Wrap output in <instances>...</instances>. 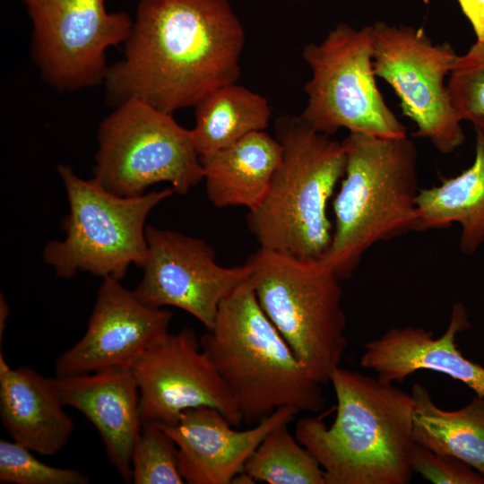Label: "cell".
<instances>
[{
  "label": "cell",
  "mask_w": 484,
  "mask_h": 484,
  "mask_svg": "<svg viewBox=\"0 0 484 484\" xmlns=\"http://www.w3.org/2000/svg\"><path fill=\"white\" fill-rule=\"evenodd\" d=\"M245 31L228 0H141L124 58L108 69L109 97L169 114L237 82Z\"/></svg>",
  "instance_id": "obj_1"
},
{
  "label": "cell",
  "mask_w": 484,
  "mask_h": 484,
  "mask_svg": "<svg viewBox=\"0 0 484 484\" xmlns=\"http://www.w3.org/2000/svg\"><path fill=\"white\" fill-rule=\"evenodd\" d=\"M243 422L255 426L277 409L317 412L325 398L260 307L250 278L220 305L200 339Z\"/></svg>",
  "instance_id": "obj_3"
},
{
  "label": "cell",
  "mask_w": 484,
  "mask_h": 484,
  "mask_svg": "<svg viewBox=\"0 0 484 484\" xmlns=\"http://www.w3.org/2000/svg\"><path fill=\"white\" fill-rule=\"evenodd\" d=\"M415 231L462 228L459 246L474 254L484 243V132L476 130L475 157L460 174L441 177L440 184L420 188L416 199Z\"/></svg>",
  "instance_id": "obj_20"
},
{
  "label": "cell",
  "mask_w": 484,
  "mask_h": 484,
  "mask_svg": "<svg viewBox=\"0 0 484 484\" xmlns=\"http://www.w3.org/2000/svg\"><path fill=\"white\" fill-rule=\"evenodd\" d=\"M288 425H281L265 436L246 462L243 471L255 482L325 484L321 465L289 431Z\"/></svg>",
  "instance_id": "obj_23"
},
{
  "label": "cell",
  "mask_w": 484,
  "mask_h": 484,
  "mask_svg": "<svg viewBox=\"0 0 484 484\" xmlns=\"http://www.w3.org/2000/svg\"><path fill=\"white\" fill-rule=\"evenodd\" d=\"M299 411L277 409L246 430H236L217 409L199 406L185 411L173 425H160L174 440L186 483L229 484L244 471L249 456L273 428L290 423Z\"/></svg>",
  "instance_id": "obj_15"
},
{
  "label": "cell",
  "mask_w": 484,
  "mask_h": 484,
  "mask_svg": "<svg viewBox=\"0 0 484 484\" xmlns=\"http://www.w3.org/2000/svg\"><path fill=\"white\" fill-rule=\"evenodd\" d=\"M282 148L269 191L246 221L261 249L302 259H322L333 238L328 202L341 180V142L317 132L299 117L275 121Z\"/></svg>",
  "instance_id": "obj_5"
},
{
  "label": "cell",
  "mask_w": 484,
  "mask_h": 484,
  "mask_svg": "<svg viewBox=\"0 0 484 484\" xmlns=\"http://www.w3.org/2000/svg\"><path fill=\"white\" fill-rule=\"evenodd\" d=\"M172 313L142 302L120 281L105 277L83 336L55 362L56 376L131 368L169 333Z\"/></svg>",
  "instance_id": "obj_14"
},
{
  "label": "cell",
  "mask_w": 484,
  "mask_h": 484,
  "mask_svg": "<svg viewBox=\"0 0 484 484\" xmlns=\"http://www.w3.org/2000/svg\"><path fill=\"white\" fill-rule=\"evenodd\" d=\"M373 47L372 25L355 29L347 23L305 46L311 78L300 117L312 128L330 136L341 128L384 138L407 135L376 85Z\"/></svg>",
  "instance_id": "obj_9"
},
{
  "label": "cell",
  "mask_w": 484,
  "mask_h": 484,
  "mask_svg": "<svg viewBox=\"0 0 484 484\" xmlns=\"http://www.w3.org/2000/svg\"><path fill=\"white\" fill-rule=\"evenodd\" d=\"M412 471L434 484H484V475L464 462L414 443L408 454Z\"/></svg>",
  "instance_id": "obj_27"
},
{
  "label": "cell",
  "mask_w": 484,
  "mask_h": 484,
  "mask_svg": "<svg viewBox=\"0 0 484 484\" xmlns=\"http://www.w3.org/2000/svg\"><path fill=\"white\" fill-rule=\"evenodd\" d=\"M33 451L12 440H0V483L87 484L89 477L76 469L46 464Z\"/></svg>",
  "instance_id": "obj_26"
},
{
  "label": "cell",
  "mask_w": 484,
  "mask_h": 484,
  "mask_svg": "<svg viewBox=\"0 0 484 484\" xmlns=\"http://www.w3.org/2000/svg\"><path fill=\"white\" fill-rule=\"evenodd\" d=\"M411 394L414 442L455 457L484 475V397L475 395L463 408L449 411L439 408L419 383Z\"/></svg>",
  "instance_id": "obj_21"
},
{
  "label": "cell",
  "mask_w": 484,
  "mask_h": 484,
  "mask_svg": "<svg viewBox=\"0 0 484 484\" xmlns=\"http://www.w3.org/2000/svg\"><path fill=\"white\" fill-rule=\"evenodd\" d=\"M142 423L173 425L189 409L210 406L235 427L243 419L216 367L188 328L169 333L131 367Z\"/></svg>",
  "instance_id": "obj_13"
},
{
  "label": "cell",
  "mask_w": 484,
  "mask_h": 484,
  "mask_svg": "<svg viewBox=\"0 0 484 484\" xmlns=\"http://www.w3.org/2000/svg\"><path fill=\"white\" fill-rule=\"evenodd\" d=\"M246 263L260 307L307 376L331 383L348 345L341 280L322 259L259 248Z\"/></svg>",
  "instance_id": "obj_6"
},
{
  "label": "cell",
  "mask_w": 484,
  "mask_h": 484,
  "mask_svg": "<svg viewBox=\"0 0 484 484\" xmlns=\"http://www.w3.org/2000/svg\"><path fill=\"white\" fill-rule=\"evenodd\" d=\"M341 143L345 172L333 202L332 242L322 258L340 280L351 276L375 244L415 231L420 189L418 151L407 135L350 132Z\"/></svg>",
  "instance_id": "obj_4"
},
{
  "label": "cell",
  "mask_w": 484,
  "mask_h": 484,
  "mask_svg": "<svg viewBox=\"0 0 484 484\" xmlns=\"http://www.w3.org/2000/svg\"><path fill=\"white\" fill-rule=\"evenodd\" d=\"M57 171L69 205L61 224L65 236L49 241L43 250L45 263L56 276L71 279L87 272L120 281L131 264L142 267L147 255V217L174 189L120 196L92 178H81L70 166L60 164Z\"/></svg>",
  "instance_id": "obj_7"
},
{
  "label": "cell",
  "mask_w": 484,
  "mask_h": 484,
  "mask_svg": "<svg viewBox=\"0 0 484 484\" xmlns=\"http://www.w3.org/2000/svg\"><path fill=\"white\" fill-rule=\"evenodd\" d=\"M281 156L280 142L264 131L199 155L208 200L217 208L256 209L269 191Z\"/></svg>",
  "instance_id": "obj_19"
},
{
  "label": "cell",
  "mask_w": 484,
  "mask_h": 484,
  "mask_svg": "<svg viewBox=\"0 0 484 484\" xmlns=\"http://www.w3.org/2000/svg\"><path fill=\"white\" fill-rule=\"evenodd\" d=\"M470 21L477 37V41L484 43V0H458Z\"/></svg>",
  "instance_id": "obj_28"
},
{
  "label": "cell",
  "mask_w": 484,
  "mask_h": 484,
  "mask_svg": "<svg viewBox=\"0 0 484 484\" xmlns=\"http://www.w3.org/2000/svg\"><path fill=\"white\" fill-rule=\"evenodd\" d=\"M132 483H186L179 471L178 450L156 423H143L132 454Z\"/></svg>",
  "instance_id": "obj_24"
},
{
  "label": "cell",
  "mask_w": 484,
  "mask_h": 484,
  "mask_svg": "<svg viewBox=\"0 0 484 484\" xmlns=\"http://www.w3.org/2000/svg\"><path fill=\"white\" fill-rule=\"evenodd\" d=\"M471 328L465 306H453L449 324L440 337L423 327L392 328L367 342L360 358L363 368L374 371L384 383L402 382L419 369L442 373L462 382L484 397V367L465 358L455 336Z\"/></svg>",
  "instance_id": "obj_16"
},
{
  "label": "cell",
  "mask_w": 484,
  "mask_h": 484,
  "mask_svg": "<svg viewBox=\"0 0 484 484\" xmlns=\"http://www.w3.org/2000/svg\"><path fill=\"white\" fill-rule=\"evenodd\" d=\"M145 235L147 255L135 296L152 307L182 309L212 330L223 299L250 278L249 265L222 266L205 241L176 230L147 224Z\"/></svg>",
  "instance_id": "obj_12"
},
{
  "label": "cell",
  "mask_w": 484,
  "mask_h": 484,
  "mask_svg": "<svg viewBox=\"0 0 484 484\" xmlns=\"http://www.w3.org/2000/svg\"><path fill=\"white\" fill-rule=\"evenodd\" d=\"M376 76L385 81L400 99L402 114L423 137L443 154H450L465 140L449 97L445 78L456 61L447 42L434 44L422 27L372 25Z\"/></svg>",
  "instance_id": "obj_10"
},
{
  "label": "cell",
  "mask_w": 484,
  "mask_h": 484,
  "mask_svg": "<svg viewBox=\"0 0 484 484\" xmlns=\"http://www.w3.org/2000/svg\"><path fill=\"white\" fill-rule=\"evenodd\" d=\"M65 406L82 413L101 436L112 466L132 482V454L142 429L139 389L131 368L55 376Z\"/></svg>",
  "instance_id": "obj_17"
},
{
  "label": "cell",
  "mask_w": 484,
  "mask_h": 484,
  "mask_svg": "<svg viewBox=\"0 0 484 484\" xmlns=\"http://www.w3.org/2000/svg\"><path fill=\"white\" fill-rule=\"evenodd\" d=\"M65 407L52 378L13 368L0 352V418L12 440L43 455L60 452L74 431Z\"/></svg>",
  "instance_id": "obj_18"
},
{
  "label": "cell",
  "mask_w": 484,
  "mask_h": 484,
  "mask_svg": "<svg viewBox=\"0 0 484 484\" xmlns=\"http://www.w3.org/2000/svg\"><path fill=\"white\" fill-rule=\"evenodd\" d=\"M194 108L195 123L190 132L199 155L264 131L272 116L264 96L236 82L211 91Z\"/></svg>",
  "instance_id": "obj_22"
},
{
  "label": "cell",
  "mask_w": 484,
  "mask_h": 484,
  "mask_svg": "<svg viewBox=\"0 0 484 484\" xmlns=\"http://www.w3.org/2000/svg\"><path fill=\"white\" fill-rule=\"evenodd\" d=\"M337 412L331 427L302 418L297 440L316 459L325 484H407L412 469L414 401L393 384L337 367L331 377Z\"/></svg>",
  "instance_id": "obj_2"
},
{
  "label": "cell",
  "mask_w": 484,
  "mask_h": 484,
  "mask_svg": "<svg viewBox=\"0 0 484 484\" xmlns=\"http://www.w3.org/2000/svg\"><path fill=\"white\" fill-rule=\"evenodd\" d=\"M32 22V52L42 76L61 90L105 79L106 51L125 42L133 22L105 0H22Z\"/></svg>",
  "instance_id": "obj_11"
},
{
  "label": "cell",
  "mask_w": 484,
  "mask_h": 484,
  "mask_svg": "<svg viewBox=\"0 0 484 484\" xmlns=\"http://www.w3.org/2000/svg\"><path fill=\"white\" fill-rule=\"evenodd\" d=\"M93 177L108 192L137 196L167 182L187 194L203 180L190 130L137 99L118 104L99 125Z\"/></svg>",
  "instance_id": "obj_8"
},
{
  "label": "cell",
  "mask_w": 484,
  "mask_h": 484,
  "mask_svg": "<svg viewBox=\"0 0 484 484\" xmlns=\"http://www.w3.org/2000/svg\"><path fill=\"white\" fill-rule=\"evenodd\" d=\"M9 315V306L4 299L3 294L0 298V341L3 339V334L5 329L6 319Z\"/></svg>",
  "instance_id": "obj_29"
},
{
  "label": "cell",
  "mask_w": 484,
  "mask_h": 484,
  "mask_svg": "<svg viewBox=\"0 0 484 484\" xmlns=\"http://www.w3.org/2000/svg\"><path fill=\"white\" fill-rule=\"evenodd\" d=\"M447 89L459 118L484 132V43L476 41L464 55L457 56Z\"/></svg>",
  "instance_id": "obj_25"
}]
</instances>
